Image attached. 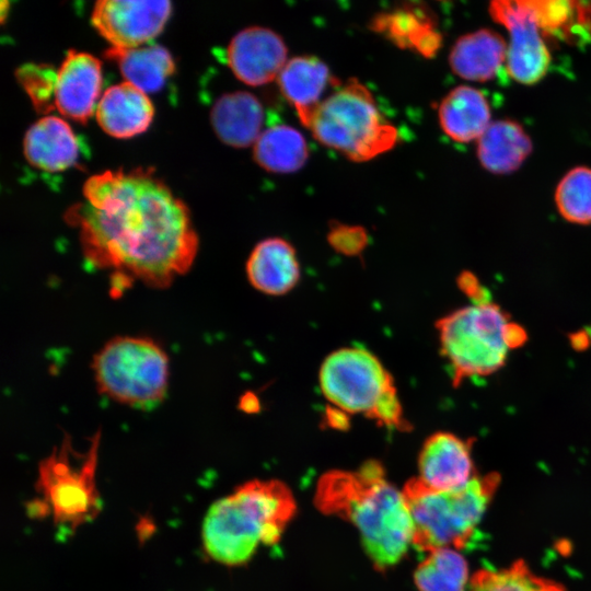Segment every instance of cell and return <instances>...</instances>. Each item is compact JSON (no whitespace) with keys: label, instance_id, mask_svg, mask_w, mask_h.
Segmentation results:
<instances>
[{"label":"cell","instance_id":"obj_1","mask_svg":"<svg viewBox=\"0 0 591 591\" xmlns=\"http://www.w3.org/2000/svg\"><path fill=\"white\" fill-rule=\"evenodd\" d=\"M82 195L66 221L95 268L162 289L193 266L199 241L189 210L149 170L94 174Z\"/></svg>","mask_w":591,"mask_h":591},{"label":"cell","instance_id":"obj_2","mask_svg":"<svg viewBox=\"0 0 591 591\" xmlns=\"http://www.w3.org/2000/svg\"><path fill=\"white\" fill-rule=\"evenodd\" d=\"M314 499L323 513L357 528L378 570L396 565L412 544L413 522L404 495L387 480L376 461H368L356 471L323 474Z\"/></svg>","mask_w":591,"mask_h":591},{"label":"cell","instance_id":"obj_3","mask_svg":"<svg viewBox=\"0 0 591 591\" xmlns=\"http://www.w3.org/2000/svg\"><path fill=\"white\" fill-rule=\"evenodd\" d=\"M296 511V499L285 483L246 482L209 507L201 525L202 549L221 565H244L260 544L280 540Z\"/></svg>","mask_w":591,"mask_h":591},{"label":"cell","instance_id":"obj_4","mask_svg":"<svg viewBox=\"0 0 591 591\" xmlns=\"http://www.w3.org/2000/svg\"><path fill=\"white\" fill-rule=\"evenodd\" d=\"M500 483L498 473L476 475L466 485L438 490L418 477L402 493L413 522L412 544L421 552L462 549L493 500Z\"/></svg>","mask_w":591,"mask_h":591},{"label":"cell","instance_id":"obj_5","mask_svg":"<svg viewBox=\"0 0 591 591\" xmlns=\"http://www.w3.org/2000/svg\"><path fill=\"white\" fill-rule=\"evenodd\" d=\"M101 436L96 432L89 448L77 451L69 437L38 465L36 498L28 503L33 517H49L68 533L93 521L102 509L96 468Z\"/></svg>","mask_w":591,"mask_h":591},{"label":"cell","instance_id":"obj_6","mask_svg":"<svg viewBox=\"0 0 591 591\" xmlns=\"http://www.w3.org/2000/svg\"><path fill=\"white\" fill-rule=\"evenodd\" d=\"M320 389L335 408L361 414L380 426L407 430L392 374L371 351L345 347L331 352L318 372Z\"/></svg>","mask_w":591,"mask_h":591},{"label":"cell","instance_id":"obj_7","mask_svg":"<svg viewBox=\"0 0 591 591\" xmlns=\"http://www.w3.org/2000/svg\"><path fill=\"white\" fill-rule=\"evenodd\" d=\"M305 127L323 146L357 162L392 149L398 137L395 126L380 113L370 90L356 79L322 100Z\"/></svg>","mask_w":591,"mask_h":591},{"label":"cell","instance_id":"obj_8","mask_svg":"<svg viewBox=\"0 0 591 591\" xmlns=\"http://www.w3.org/2000/svg\"><path fill=\"white\" fill-rule=\"evenodd\" d=\"M511 320L488 301L454 310L436 323L440 352L451 369L454 385L501 369L511 350L507 331Z\"/></svg>","mask_w":591,"mask_h":591},{"label":"cell","instance_id":"obj_9","mask_svg":"<svg viewBox=\"0 0 591 591\" xmlns=\"http://www.w3.org/2000/svg\"><path fill=\"white\" fill-rule=\"evenodd\" d=\"M92 369L99 392L117 403L148 409L166 396L169 357L151 338H112L94 356Z\"/></svg>","mask_w":591,"mask_h":591},{"label":"cell","instance_id":"obj_10","mask_svg":"<svg viewBox=\"0 0 591 591\" xmlns=\"http://www.w3.org/2000/svg\"><path fill=\"white\" fill-rule=\"evenodd\" d=\"M489 13L509 33L506 68L510 78L525 85L541 81L552 58L530 0L493 1Z\"/></svg>","mask_w":591,"mask_h":591},{"label":"cell","instance_id":"obj_11","mask_svg":"<svg viewBox=\"0 0 591 591\" xmlns=\"http://www.w3.org/2000/svg\"><path fill=\"white\" fill-rule=\"evenodd\" d=\"M172 12L170 1H96L91 22L112 48L130 49L155 38Z\"/></svg>","mask_w":591,"mask_h":591},{"label":"cell","instance_id":"obj_12","mask_svg":"<svg viewBox=\"0 0 591 591\" xmlns=\"http://www.w3.org/2000/svg\"><path fill=\"white\" fill-rule=\"evenodd\" d=\"M227 61L240 81L258 86L278 78L288 61L287 47L282 38L270 28L251 26L231 39Z\"/></svg>","mask_w":591,"mask_h":591},{"label":"cell","instance_id":"obj_13","mask_svg":"<svg viewBox=\"0 0 591 591\" xmlns=\"http://www.w3.org/2000/svg\"><path fill=\"white\" fill-rule=\"evenodd\" d=\"M473 439L437 431L426 439L418 457V478L438 490L466 485L477 474L472 457Z\"/></svg>","mask_w":591,"mask_h":591},{"label":"cell","instance_id":"obj_14","mask_svg":"<svg viewBox=\"0 0 591 591\" xmlns=\"http://www.w3.org/2000/svg\"><path fill=\"white\" fill-rule=\"evenodd\" d=\"M102 84L100 60L71 49L57 70L55 107L61 115L85 123L96 111Z\"/></svg>","mask_w":591,"mask_h":591},{"label":"cell","instance_id":"obj_15","mask_svg":"<svg viewBox=\"0 0 591 591\" xmlns=\"http://www.w3.org/2000/svg\"><path fill=\"white\" fill-rule=\"evenodd\" d=\"M153 115L154 108L147 93L127 81L109 86L100 97L95 111L101 128L118 139L146 131Z\"/></svg>","mask_w":591,"mask_h":591},{"label":"cell","instance_id":"obj_16","mask_svg":"<svg viewBox=\"0 0 591 591\" xmlns=\"http://www.w3.org/2000/svg\"><path fill=\"white\" fill-rule=\"evenodd\" d=\"M23 151L33 166L46 172H60L77 163L80 144L66 120L48 115L27 129Z\"/></svg>","mask_w":591,"mask_h":591},{"label":"cell","instance_id":"obj_17","mask_svg":"<svg viewBox=\"0 0 591 591\" xmlns=\"http://www.w3.org/2000/svg\"><path fill=\"white\" fill-rule=\"evenodd\" d=\"M246 276L251 285L265 294H286L300 279L296 250L281 237L260 241L246 260Z\"/></svg>","mask_w":591,"mask_h":591},{"label":"cell","instance_id":"obj_18","mask_svg":"<svg viewBox=\"0 0 591 591\" xmlns=\"http://www.w3.org/2000/svg\"><path fill=\"white\" fill-rule=\"evenodd\" d=\"M210 120L222 142L233 148H245L254 144L263 132L264 108L252 93L231 92L216 101Z\"/></svg>","mask_w":591,"mask_h":591},{"label":"cell","instance_id":"obj_19","mask_svg":"<svg viewBox=\"0 0 591 591\" xmlns=\"http://www.w3.org/2000/svg\"><path fill=\"white\" fill-rule=\"evenodd\" d=\"M507 44L495 31L480 28L457 38L450 50L449 65L460 78L486 82L506 63Z\"/></svg>","mask_w":591,"mask_h":591},{"label":"cell","instance_id":"obj_20","mask_svg":"<svg viewBox=\"0 0 591 591\" xmlns=\"http://www.w3.org/2000/svg\"><path fill=\"white\" fill-rule=\"evenodd\" d=\"M490 105L485 94L473 86L452 89L440 102L438 119L442 131L453 141L478 140L491 124Z\"/></svg>","mask_w":591,"mask_h":591},{"label":"cell","instance_id":"obj_21","mask_svg":"<svg viewBox=\"0 0 591 591\" xmlns=\"http://www.w3.org/2000/svg\"><path fill=\"white\" fill-rule=\"evenodd\" d=\"M533 144L524 128L514 120L491 121L477 140V159L488 172L497 175L517 171L532 152Z\"/></svg>","mask_w":591,"mask_h":591},{"label":"cell","instance_id":"obj_22","mask_svg":"<svg viewBox=\"0 0 591 591\" xmlns=\"http://www.w3.org/2000/svg\"><path fill=\"white\" fill-rule=\"evenodd\" d=\"M331 81L327 66L313 56L289 59L277 78L281 94L296 108L304 126Z\"/></svg>","mask_w":591,"mask_h":591},{"label":"cell","instance_id":"obj_23","mask_svg":"<svg viewBox=\"0 0 591 591\" xmlns=\"http://www.w3.org/2000/svg\"><path fill=\"white\" fill-rule=\"evenodd\" d=\"M105 56L115 60L123 77L144 93L160 90L175 71L173 57L166 48L150 45L130 49L108 48Z\"/></svg>","mask_w":591,"mask_h":591},{"label":"cell","instance_id":"obj_24","mask_svg":"<svg viewBox=\"0 0 591 591\" xmlns=\"http://www.w3.org/2000/svg\"><path fill=\"white\" fill-rule=\"evenodd\" d=\"M543 34L568 44L591 42V2L572 0H530Z\"/></svg>","mask_w":591,"mask_h":591},{"label":"cell","instance_id":"obj_25","mask_svg":"<svg viewBox=\"0 0 591 591\" xmlns=\"http://www.w3.org/2000/svg\"><path fill=\"white\" fill-rule=\"evenodd\" d=\"M373 26L395 44L412 47L425 57H432L442 44L441 35L426 9L402 8L384 13L375 19Z\"/></svg>","mask_w":591,"mask_h":591},{"label":"cell","instance_id":"obj_26","mask_svg":"<svg viewBox=\"0 0 591 591\" xmlns=\"http://www.w3.org/2000/svg\"><path fill=\"white\" fill-rule=\"evenodd\" d=\"M256 163L273 173L287 174L300 170L309 157L303 135L288 125H274L263 130L254 143Z\"/></svg>","mask_w":591,"mask_h":591},{"label":"cell","instance_id":"obj_27","mask_svg":"<svg viewBox=\"0 0 591 591\" xmlns=\"http://www.w3.org/2000/svg\"><path fill=\"white\" fill-rule=\"evenodd\" d=\"M470 580L465 558L453 548L428 553L414 572L419 591H465Z\"/></svg>","mask_w":591,"mask_h":591},{"label":"cell","instance_id":"obj_28","mask_svg":"<svg viewBox=\"0 0 591 591\" xmlns=\"http://www.w3.org/2000/svg\"><path fill=\"white\" fill-rule=\"evenodd\" d=\"M467 591H566L559 582L538 576L518 559L500 569H479L470 580Z\"/></svg>","mask_w":591,"mask_h":591},{"label":"cell","instance_id":"obj_29","mask_svg":"<svg viewBox=\"0 0 591 591\" xmlns=\"http://www.w3.org/2000/svg\"><path fill=\"white\" fill-rule=\"evenodd\" d=\"M555 204L568 222L591 224V167L576 166L569 170L556 187Z\"/></svg>","mask_w":591,"mask_h":591},{"label":"cell","instance_id":"obj_30","mask_svg":"<svg viewBox=\"0 0 591 591\" xmlns=\"http://www.w3.org/2000/svg\"><path fill=\"white\" fill-rule=\"evenodd\" d=\"M57 71L47 65H24L18 70V78L38 111L48 112L55 107V84Z\"/></svg>","mask_w":591,"mask_h":591},{"label":"cell","instance_id":"obj_31","mask_svg":"<svg viewBox=\"0 0 591 591\" xmlns=\"http://www.w3.org/2000/svg\"><path fill=\"white\" fill-rule=\"evenodd\" d=\"M331 246L344 255H357L368 244V233L362 227L336 224L327 234Z\"/></svg>","mask_w":591,"mask_h":591},{"label":"cell","instance_id":"obj_32","mask_svg":"<svg viewBox=\"0 0 591 591\" xmlns=\"http://www.w3.org/2000/svg\"><path fill=\"white\" fill-rule=\"evenodd\" d=\"M460 289L473 300V303L490 301L486 289H483L478 279L468 271L462 273L457 278Z\"/></svg>","mask_w":591,"mask_h":591},{"label":"cell","instance_id":"obj_33","mask_svg":"<svg viewBox=\"0 0 591 591\" xmlns=\"http://www.w3.org/2000/svg\"><path fill=\"white\" fill-rule=\"evenodd\" d=\"M348 416L345 412L329 406L325 413V421L332 428L346 429L349 426Z\"/></svg>","mask_w":591,"mask_h":591}]
</instances>
